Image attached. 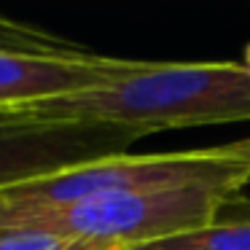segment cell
Here are the masks:
<instances>
[{
    "label": "cell",
    "mask_w": 250,
    "mask_h": 250,
    "mask_svg": "<svg viewBox=\"0 0 250 250\" xmlns=\"http://www.w3.org/2000/svg\"><path fill=\"white\" fill-rule=\"evenodd\" d=\"M0 51H19V54H46V57H81L89 54L81 43L62 38L51 30L35 27L27 22H17L0 14Z\"/></svg>",
    "instance_id": "52a82bcc"
},
{
    "label": "cell",
    "mask_w": 250,
    "mask_h": 250,
    "mask_svg": "<svg viewBox=\"0 0 250 250\" xmlns=\"http://www.w3.org/2000/svg\"><path fill=\"white\" fill-rule=\"evenodd\" d=\"M146 67L140 60L116 57H46L0 51V113H17L49 100L105 89Z\"/></svg>",
    "instance_id": "5b68a950"
},
{
    "label": "cell",
    "mask_w": 250,
    "mask_h": 250,
    "mask_svg": "<svg viewBox=\"0 0 250 250\" xmlns=\"http://www.w3.org/2000/svg\"><path fill=\"white\" fill-rule=\"evenodd\" d=\"M135 250H250V202L229 196L212 223Z\"/></svg>",
    "instance_id": "8992f818"
},
{
    "label": "cell",
    "mask_w": 250,
    "mask_h": 250,
    "mask_svg": "<svg viewBox=\"0 0 250 250\" xmlns=\"http://www.w3.org/2000/svg\"><path fill=\"white\" fill-rule=\"evenodd\" d=\"M231 146H234V151L242 153V156L250 162V137H248V140H237V143H231ZM248 186H250V183H248Z\"/></svg>",
    "instance_id": "9c48e42d"
},
{
    "label": "cell",
    "mask_w": 250,
    "mask_h": 250,
    "mask_svg": "<svg viewBox=\"0 0 250 250\" xmlns=\"http://www.w3.org/2000/svg\"><path fill=\"white\" fill-rule=\"evenodd\" d=\"M0 250H97L38 226H0Z\"/></svg>",
    "instance_id": "ba28073f"
},
{
    "label": "cell",
    "mask_w": 250,
    "mask_h": 250,
    "mask_svg": "<svg viewBox=\"0 0 250 250\" xmlns=\"http://www.w3.org/2000/svg\"><path fill=\"white\" fill-rule=\"evenodd\" d=\"M248 183L250 162L234 151L231 143L215 148H191V151L121 153V156L78 164L46 178L3 188L0 226H17L49 212L129 194V191L218 186L239 194Z\"/></svg>",
    "instance_id": "7a4b0ae2"
},
{
    "label": "cell",
    "mask_w": 250,
    "mask_h": 250,
    "mask_svg": "<svg viewBox=\"0 0 250 250\" xmlns=\"http://www.w3.org/2000/svg\"><path fill=\"white\" fill-rule=\"evenodd\" d=\"M229 196L237 194L218 186L129 191L49 212L17 226H38L97 250H135L212 223Z\"/></svg>",
    "instance_id": "3957f363"
},
{
    "label": "cell",
    "mask_w": 250,
    "mask_h": 250,
    "mask_svg": "<svg viewBox=\"0 0 250 250\" xmlns=\"http://www.w3.org/2000/svg\"><path fill=\"white\" fill-rule=\"evenodd\" d=\"M143 132L89 121H27L0 116V191L78 164L129 153Z\"/></svg>",
    "instance_id": "277c9868"
},
{
    "label": "cell",
    "mask_w": 250,
    "mask_h": 250,
    "mask_svg": "<svg viewBox=\"0 0 250 250\" xmlns=\"http://www.w3.org/2000/svg\"><path fill=\"white\" fill-rule=\"evenodd\" d=\"M0 116L113 124L143 135L250 121V67L245 62H146L140 73L113 86Z\"/></svg>",
    "instance_id": "6da1fadb"
},
{
    "label": "cell",
    "mask_w": 250,
    "mask_h": 250,
    "mask_svg": "<svg viewBox=\"0 0 250 250\" xmlns=\"http://www.w3.org/2000/svg\"><path fill=\"white\" fill-rule=\"evenodd\" d=\"M245 65L250 67V43H248V49H245Z\"/></svg>",
    "instance_id": "30bf717a"
}]
</instances>
